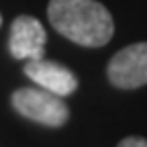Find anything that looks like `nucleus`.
<instances>
[{
  "mask_svg": "<svg viewBox=\"0 0 147 147\" xmlns=\"http://www.w3.org/2000/svg\"><path fill=\"white\" fill-rule=\"evenodd\" d=\"M117 147H147V139L131 135V137H125V139H123Z\"/></svg>",
  "mask_w": 147,
  "mask_h": 147,
  "instance_id": "nucleus-6",
  "label": "nucleus"
},
{
  "mask_svg": "<svg viewBox=\"0 0 147 147\" xmlns=\"http://www.w3.org/2000/svg\"><path fill=\"white\" fill-rule=\"evenodd\" d=\"M10 104L21 117L45 127H63L69 119V108L61 96L45 88H18L12 92Z\"/></svg>",
  "mask_w": 147,
  "mask_h": 147,
  "instance_id": "nucleus-2",
  "label": "nucleus"
},
{
  "mask_svg": "<svg viewBox=\"0 0 147 147\" xmlns=\"http://www.w3.org/2000/svg\"><path fill=\"white\" fill-rule=\"evenodd\" d=\"M49 25L82 47H104L115 35L113 14L96 0H49Z\"/></svg>",
  "mask_w": 147,
  "mask_h": 147,
  "instance_id": "nucleus-1",
  "label": "nucleus"
},
{
  "mask_svg": "<svg viewBox=\"0 0 147 147\" xmlns=\"http://www.w3.org/2000/svg\"><path fill=\"white\" fill-rule=\"evenodd\" d=\"M47 33L35 16L21 14L10 25L8 51L14 59H41L45 55Z\"/></svg>",
  "mask_w": 147,
  "mask_h": 147,
  "instance_id": "nucleus-4",
  "label": "nucleus"
},
{
  "mask_svg": "<svg viewBox=\"0 0 147 147\" xmlns=\"http://www.w3.org/2000/svg\"><path fill=\"white\" fill-rule=\"evenodd\" d=\"M25 76L31 78L37 86H41L53 94H57L61 98L74 94L78 90V78L69 67L57 63V61H49V59H27L25 67Z\"/></svg>",
  "mask_w": 147,
  "mask_h": 147,
  "instance_id": "nucleus-5",
  "label": "nucleus"
},
{
  "mask_svg": "<svg viewBox=\"0 0 147 147\" xmlns=\"http://www.w3.org/2000/svg\"><path fill=\"white\" fill-rule=\"evenodd\" d=\"M106 78L119 90H137L147 86V41L127 45L110 57Z\"/></svg>",
  "mask_w": 147,
  "mask_h": 147,
  "instance_id": "nucleus-3",
  "label": "nucleus"
},
{
  "mask_svg": "<svg viewBox=\"0 0 147 147\" xmlns=\"http://www.w3.org/2000/svg\"><path fill=\"white\" fill-rule=\"evenodd\" d=\"M0 25H2V14H0Z\"/></svg>",
  "mask_w": 147,
  "mask_h": 147,
  "instance_id": "nucleus-7",
  "label": "nucleus"
}]
</instances>
